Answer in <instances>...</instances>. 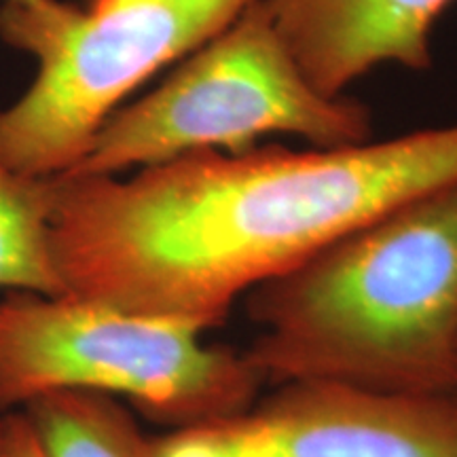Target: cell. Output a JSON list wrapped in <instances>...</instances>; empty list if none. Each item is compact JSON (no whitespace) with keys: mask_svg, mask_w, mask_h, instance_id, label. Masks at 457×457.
Instances as JSON below:
<instances>
[{"mask_svg":"<svg viewBox=\"0 0 457 457\" xmlns=\"http://www.w3.org/2000/svg\"><path fill=\"white\" fill-rule=\"evenodd\" d=\"M273 387L239 413L157 438V457H457V394Z\"/></svg>","mask_w":457,"mask_h":457,"instance_id":"6","label":"cell"},{"mask_svg":"<svg viewBox=\"0 0 457 457\" xmlns=\"http://www.w3.org/2000/svg\"><path fill=\"white\" fill-rule=\"evenodd\" d=\"M457 180V125L341 148L195 151L119 176H54L64 295L199 330L343 233Z\"/></svg>","mask_w":457,"mask_h":457,"instance_id":"1","label":"cell"},{"mask_svg":"<svg viewBox=\"0 0 457 457\" xmlns=\"http://www.w3.org/2000/svg\"><path fill=\"white\" fill-rule=\"evenodd\" d=\"M204 330L71 295L0 301V409L62 390L123 396L146 420L185 430L253 404L265 387L244 352Z\"/></svg>","mask_w":457,"mask_h":457,"instance_id":"3","label":"cell"},{"mask_svg":"<svg viewBox=\"0 0 457 457\" xmlns=\"http://www.w3.org/2000/svg\"><path fill=\"white\" fill-rule=\"evenodd\" d=\"M370 128L367 106L307 79L265 0H253L159 87L114 111L66 174L119 176L195 151L244 153L273 134L353 146L369 142Z\"/></svg>","mask_w":457,"mask_h":457,"instance_id":"4","label":"cell"},{"mask_svg":"<svg viewBox=\"0 0 457 457\" xmlns=\"http://www.w3.org/2000/svg\"><path fill=\"white\" fill-rule=\"evenodd\" d=\"M51 210L54 180L0 163V288L64 295L51 256Z\"/></svg>","mask_w":457,"mask_h":457,"instance_id":"9","label":"cell"},{"mask_svg":"<svg viewBox=\"0 0 457 457\" xmlns=\"http://www.w3.org/2000/svg\"><path fill=\"white\" fill-rule=\"evenodd\" d=\"M253 0H51L4 4L0 34L38 57V74L0 111V163L49 179L77 168L119 104L162 68L185 60Z\"/></svg>","mask_w":457,"mask_h":457,"instance_id":"5","label":"cell"},{"mask_svg":"<svg viewBox=\"0 0 457 457\" xmlns=\"http://www.w3.org/2000/svg\"><path fill=\"white\" fill-rule=\"evenodd\" d=\"M7 4H13V7H26V9H41L45 4H49L51 0H4Z\"/></svg>","mask_w":457,"mask_h":457,"instance_id":"11","label":"cell"},{"mask_svg":"<svg viewBox=\"0 0 457 457\" xmlns=\"http://www.w3.org/2000/svg\"><path fill=\"white\" fill-rule=\"evenodd\" d=\"M24 413L49 457H157V438L106 394L51 392L28 403Z\"/></svg>","mask_w":457,"mask_h":457,"instance_id":"8","label":"cell"},{"mask_svg":"<svg viewBox=\"0 0 457 457\" xmlns=\"http://www.w3.org/2000/svg\"><path fill=\"white\" fill-rule=\"evenodd\" d=\"M0 457H49L37 428L24 411L0 417Z\"/></svg>","mask_w":457,"mask_h":457,"instance_id":"10","label":"cell"},{"mask_svg":"<svg viewBox=\"0 0 457 457\" xmlns=\"http://www.w3.org/2000/svg\"><path fill=\"white\" fill-rule=\"evenodd\" d=\"M265 384L457 394V180L343 233L244 296Z\"/></svg>","mask_w":457,"mask_h":457,"instance_id":"2","label":"cell"},{"mask_svg":"<svg viewBox=\"0 0 457 457\" xmlns=\"http://www.w3.org/2000/svg\"><path fill=\"white\" fill-rule=\"evenodd\" d=\"M455 0H265L307 79L343 96L386 64L432 66V32Z\"/></svg>","mask_w":457,"mask_h":457,"instance_id":"7","label":"cell"}]
</instances>
